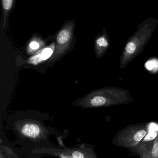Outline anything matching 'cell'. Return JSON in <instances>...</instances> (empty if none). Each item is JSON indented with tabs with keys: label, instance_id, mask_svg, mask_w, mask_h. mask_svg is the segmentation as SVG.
<instances>
[{
	"label": "cell",
	"instance_id": "cell-1",
	"mask_svg": "<svg viewBox=\"0 0 158 158\" xmlns=\"http://www.w3.org/2000/svg\"><path fill=\"white\" fill-rule=\"evenodd\" d=\"M34 155H45L59 158H98L94 146L80 144L71 147L42 148L32 150Z\"/></svg>",
	"mask_w": 158,
	"mask_h": 158
},
{
	"label": "cell",
	"instance_id": "cell-2",
	"mask_svg": "<svg viewBox=\"0 0 158 158\" xmlns=\"http://www.w3.org/2000/svg\"><path fill=\"white\" fill-rule=\"evenodd\" d=\"M146 126L130 127L117 133L112 140V143L116 146L130 149L138 145L149 133Z\"/></svg>",
	"mask_w": 158,
	"mask_h": 158
},
{
	"label": "cell",
	"instance_id": "cell-3",
	"mask_svg": "<svg viewBox=\"0 0 158 158\" xmlns=\"http://www.w3.org/2000/svg\"><path fill=\"white\" fill-rule=\"evenodd\" d=\"M71 34V26L66 27L58 33L57 37L58 43L59 44H65L70 39Z\"/></svg>",
	"mask_w": 158,
	"mask_h": 158
},
{
	"label": "cell",
	"instance_id": "cell-4",
	"mask_svg": "<svg viewBox=\"0 0 158 158\" xmlns=\"http://www.w3.org/2000/svg\"><path fill=\"white\" fill-rule=\"evenodd\" d=\"M139 158H158V135L155 139L153 148Z\"/></svg>",
	"mask_w": 158,
	"mask_h": 158
},
{
	"label": "cell",
	"instance_id": "cell-5",
	"mask_svg": "<svg viewBox=\"0 0 158 158\" xmlns=\"http://www.w3.org/2000/svg\"><path fill=\"white\" fill-rule=\"evenodd\" d=\"M1 150L7 158H19L18 156L16 155L15 152L8 146L2 145L1 143Z\"/></svg>",
	"mask_w": 158,
	"mask_h": 158
},
{
	"label": "cell",
	"instance_id": "cell-6",
	"mask_svg": "<svg viewBox=\"0 0 158 158\" xmlns=\"http://www.w3.org/2000/svg\"><path fill=\"white\" fill-rule=\"evenodd\" d=\"M13 2H14V0H2L4 11V19L5 23L6 17H7V15H8V12H9L10 9L12 8Z\"/></svg>",
	"mask_w": 158,
	"mask_h": 158
},
{
	"label": "cell",
	"instance_id": "cell-7",
	"mask_svg": "<svg viewBox=\"0 0 158 158\" xmlns=\"http://www.w3.org/2000/svg\"><path fill=\"white\" fill-rule=\"evenodd\" d=\"M41 56L43 61L47 60L53 54V50L52 48L47 47L40 51Z\"/></svg>",
	"mask_w": 158,
	"mask_h": 158
},
{
	"label": "cell",
	"instance_id": "cell-8",
	"mask_svg": "<svg viewBox=\"0 0 158 158\" xmlns=\"http://www.w3.org/2000/svg\"><path fill=\"white\" fill-rule=\"evenodd\" d=\"M106 103V99L104 97L101 96L95 97L92 99L91 104L95 106H102Z\"/></svg>",
	"mask_w": 158,
	"mask_h": 158
},
{
	"label": "cell",
	"instance_id": "cell-9",
	"mask_svg": "<svg viewBox=\"0 0 158 158\" xmlns=\"http://www.w3.org/2000/svg\"><path fill=\"white\" fill-rule=\"evenodd\" d=\"M42 61H43V60L42 59L41 56V52L40 51L35 55L29 59L28 63L31 64H32L37 65L41 62Z\"/></svg>",
	"mask_w": 158,
	"mask_h": 158
},
{
	"label": "cell",
	"instance_id": "cell-10",
	"mask_svg": "<svg viewBox=\"0 0 158 158\" xmlns=\"http://www.w3.org/2000/svg\"><path fill=\"white\" fill-rule=\"evenodd\" d=\"M96 44L100 47H106L108 45V42L104 36L98 38L96 41Z\"/></svg>",
	"mask_w": 158,
	"mask_h": 158
},
{
	"label": "cell",
	"instance_id": "cell-11",
	"mask_svg": "<svg viewBox=\"0 0 158 158\" xmlns=\"http://www.w3.org/2000/svg\"><path fill=\"white\" fill-rule=\"evenodd\" d=\"M136 48V45H135V44L134 43L132 42H130L127 44L126 50L129 53L132 54L135 52Z\"/></svg>",
	"mask_w": 158,
	"mask_h": 158
},
{
	"label": "cell",
	"instance_id": "cell-12",
	"mask_svg": "<svg viewBox=\"0 0 158 158\" xmlns=\"http://www.w3.org/2000/svg\"><path fill=\"white\" fill-rule=\"evenodd\" d=\"M146 67L147 69L150 70L153 68H157L158 67V63L157 61H149L146 64Z\"/></svg>",
	"mask_w": 158,
	"mask_h": 158
},
{
	"label": "cell",
	"instance_id": "cell-13",
	"mask_svg": "<svg viewBox=\"0 0 158 158\" xmlns=\"http://www.w3.org/2000/svg\"><path fill=\"white\" fill-rule=\"evenodd\" d=\"M29 47L32 50H37L39 48V44L37 42L32 41L29 44Z\"/></svg>",
	"mask_w": 158,
	"mask_h": 158
},
{
	"label": "cell",
	"instance_id": "cell-14",
	"mask_svg": "<svg viewBox=\"0 0 158 158\" xmlns=\"http://www.w3.org/2000/svg\"><path fill=\"white\" fill-rule=\"evenodd\" d=\"M0 158H7L1 150H0Z\"/></svg>",
	"mask_w": 158,
	"mask_h": 158
}]
</instances>
